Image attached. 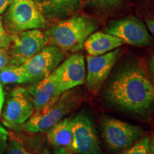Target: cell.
Returning a JSON list of instances; mask_svg holds the SVG:
<instances>
[{
  "label": "cell",
  "instance_id": "6da1fadb",
  "mask_svg": "<svg viewBox=\"0 0 154 154\" xmlns=\"http://www.w3.org/2000/svg\"><path fill=\"white\" fill-rule=\"evenodd\" d=\"M106 81L103 99L111 107L138 116L154 112V84L138 61L119 66Z\"/></svg>",
  "mask_w": 154,
  "mask_h": 154
},
{
  "label": "cell",
  "instance_id": "7a4b0ae2",
  "mask_svg": "<svg viewBox=\"0 0 154 154\" xmlns=\"http://www.w3.org/2000/svg\"><path fill=\"white\" fill-rule=\"evenodd\" d=\"M97 27V23L93 19L76 14L58 21L44 34L48 44L59 47L64 52L74 53L84 47L86 38Z\"/></svg>",
  "mask_w": 154,
  "mask_h": 154
},
{
  "label": "cell",
  "instance_id": "3957f363",
  "mask_svg": "<svg viewBox=\"0 0 154 154\" xmlns=\"http://www.w3.org/2000/svg\"><path fill=\"white\" fill-rule=\"evenodd\" d=\"M82 100V93L79 89L75 88L64 92L56 101L34 111L25 123V129L32 134L48 131L65 116L75 110Z\"/></svg>",
  "mask_w": 154,
  "mask_h": 154
},
{
  "label": "cell",
  "instance_id": "277c9868",
  "mask_svg": "<svg viewBox=\"0 0 154 154\" xmlns=\"http://www.w3.org/2000/svg\"><path fill=\"white\" fill-rule=\"evenodd\" d=\"M4 14V26L10 35L44 29L47 25V20L33 0H11Z\"/></svg>",
  "mask_w": 154,
  "mask_h": 154
},
{
  "label": "cell",
  "instance_id": "5b68a950",
  "mask_svg": "<svg viewBox=\"0 0 154 154\" xmlns=\"http://www.w3.org/2000/svg\"><path fill=\"white\" fill-rule=\"evenodd\" d=\"M101 130L106 145L113 151H122L128 149L144 134L141 126L111 116L103 117Z\"/></svg>",
  "mask_w": 154,
  "mask_h": 154
},
{
  "label": "cell",
  "instance_id": "8992f818",
  "mask_svg": "<svg viewBox=\"0 0 154 154\" xmlns=\"http://www.w3.org/2000/svg\"><path fill=\"white\" fill-rule=\"evenodd\" d=\"M72 152L76 154H105L102 151L91 113L84 109L72 118Z\"/></svg>",
  "mask_w": 154,
  "mask_h": 154
},
{
  "label": "cell",
  "instance_id": "52a82bcc",
  "mask_svg": "<svg viewBox=\"0 0 154 154\" xmlns=\"http://www.w3.org/2000/svg\"><path fill=\"white\" fill-rule=\"evenodd\" d=\"M34 111L33 101L27 88L17 87L9 94L2 114L6 127L17 130L24 126Z\"/></svg>",
  "mask_w": 154,
  "mask_h": 154
},
{
  "label": "cell",
  "instance_id": "ba28073f",
  "mask_svg": "<svg viewBox=\"0 0 154 154\" xmlns=\"http://www.w3.org/2000/svg\"><path fill=\"white\" fill-rule=\"evenodd\" d=\"M104 32L116 36L126 44L136 47H151L154 40L146 24L138 17L130 16L111 22Z\"/></svg>",
  "mask_w": 154,
  "mask_h": 154
},
{
  "label": "cell",
  "instance_id": "9c48e42d",
  "mask_svg": "<svg viewBox=\"0 0 154 154\" xmlns=\"http://www.w3.org/2000/svg\"><path fill=\"white\" fill-rule=\"evenodd\" d=\"M12 41L8 51L9 64L20 66L48 44L47 36L40 29L24 31L11 35Z\"/></svg>",
  "mask_w": 154,
  "mask_h": 154
},
{
  "label": "cell",
  "instance_id": "30bf717a",
  "mask_svg": "<svg viewBox=\"0 0 154 154\" xmlns=\"http://www.w3.org/2000/svg\"><path fill=\"white\" fill-rule=\"evenodd\" d=\"M64 59V51L56 46L49 44L45 46L22 66L30 83L33 84L51 74Z\"/></svg>",
  "mask_w": 154,
  "mask_h": 154
},
{
  "label": "cell",
  "instance_id": "8fae6325",
  "mask_svg": "<svg viewBox=\"0 0 154 154\" xmlns=\"http://www.w3.org/2000/svg\"><path fill=\"white\" fill-rule=\"evenodd\" d=\"M52 73L57 82L58 96L82 85L86 82V76L84 56L78 53L73 54L63 60Z\"/></svg>",
  "mask_w": 154,
  "mask_h": 154
},
{
  "label": "cell",
  "instance_id": "7c38bea8",
  "mask_svg": "<svg viewBox=\"0 0 154 154\" xmlns=\"http://www.w3.org/2000/svg\"><path fill=\"white\" fill-rule=\"evenodd\" d=\"M120 54L121 49L118 48L103 55L88 56L86 83L90 93L95 94L101 89L118 61Z\"/></svg>",
  "mask_w": 154,
  "mask_h": 154
},
{
  "label": "cell",
  "instance_id": "4fadbf2b",
  "mask_svg": "<svg viewBox=\"0 0 154 154\" xmlns=\"http://www.w3.org/2000/svg\"><path fill=\"white\" fill-rule=\"evenodd\" d=\"M46 20H61L79 9L82 0H33Z\"/></svg>",
  "mask_w": 154,
  "mask_h": 154
},
{
  "label": "cell",
  "instance_id": "5bb4252c",
  "mask_svg": "<svg viewBox=\"0 0 154 154\" xmlns=\"http://www.w3.org/2000/svg\"><path fill=\"white\" fill-rule=\"evenodd\" d=\"M27 90L35 111L39 110L59 98L57 94V82L53 73L43 79L33 83Z\"/></svg>",
  "mask_w": 154,
  "mask_h": 154
},
{
  "label": "cell",
  "instance_id": "9a60e30c",
  "mask_svg": "<svg viewBox=\"0 0 154 154\" xmlns=\"http://www.w3.org/2000/svg\"><path fill=\"white\" fill-rule=\"evenodd\" d=\"M124 44L120 38L105 32H93L86 38L84 47L90 56H100L120 48Z\"/></svg>",
  "mask_w": 154,
  "mask_h": 154
},
{
  "label": "cell",
  "instance_id": "2e32d148",
  "mask_svg": "<svg viewBox=\"0 0 154 154\" xmlns=\"http://www.w3.org/2000/svg\"><path fill=\"white\" fill-rule=\"evenodd\" d=\"M47 137L49 143L57 148L72 151L73 143L72 118H65L48 130Z\"/></svg>",
  "mask_w": 154,
  "mask_h": 154
},
{
  "label": "cell",
  "instance_id": "e0dca14e",
  "mask_svg": "<svg viewBox=\"0 0 154 154\" xmlns=\"http://www.w3.org/2000/svg\"><path fill=\"white\" fill-rule=\"evenodd\" d=\"M0 83L3 84H26L29 79L22 65L8 64L0 69Z\"/></svg>",
  "mask_w": 154,
  "mask_h": 154
},
{
  "label": "cell",
  "instance_id": "ac0fdd59",
  "mask_svg": "<svg viewBox=\"0 0 154 154\" xmlns=\"http://www.w3.org/2000/svg\"><path fill=\"white\" fill-rule=\"evenodd\" d=\"M149 136H143L134 145L119 154H149Z\"/></svg>",
  "mask_w": 154,
  "mask_h": 154
},
{
  "label": "cell",
  "instance_id": "d6986e66",
  "mask_svg": "<svg viewBox=\"0 0 154 154\" xmlns=\"http://www.w3.org/2000/svg\"><path fill=\"white\" fill-rule=\"evenodd\" d=\"M124 0H85L86 3L96 9H105L121 4Z\"/></svg>",
  "mask_w": 154,
  "mask_h": 154
},
{
  "label": "cell",
  "instance_id": "ffe728a7",
  "mask_svg": "<svg viewBox=\"0 0 154 154\" xmlns=\"http://www.w3.org/2000/svg\"><path fill=\"white\" fill-rule=\"evenodd\" d=\"M12 36L5 29L3 23V17L0 15V48L8 49L10 47Z\"/></svg>",
  "mask_w": 154,
  "mask_h": 154
},
{
  "label": "cell",
  "instance_id": "44dd1931",
  "mask_svg": "<svg viewBox=\"0 0 154 154\" xmlns=\"http://www.w3.org/2000/svg\"><path fill=\"white\" fill-rule=\"evenodd\" d=\"M7 154H31L23 144L18 140L13 139L9 141Z\"/></svg>",
  "mask_w": 154,
  "mask_h": 154
},
{
  "label": "cell",
  "instance_id": "7402d4cb",
  "mask_svg": "<svg viewBox=\"0 0 154 154\" xmlns=\"http://www.w3.org/2000/svg\"><path fill=\"white\" fill-rule=\"evenodd\" d=\"M9 64V56L7 49L0 48V69Z\"/></svg>",
  "mask_w": 154,
  "mask_h": 154
},
{
  "label": "cell",
  "instance_id": "603a6c76",
  "mask_svg": "<svg viewBox=\"0 0 154 154\" xmlns=\"http://www.w3.org/2000/svg\"><path fill=\"white\" fill-rule=\"evenodd\" d=\"M7 138H8V133L2 126L0 125V154H2L5 149Z\"/></svg>",
  "mask_w": 154,
  "mask_h": 154
},
{
  "label": "cell",
  "instance_id": "cb8c5ba5",
  "mask_svg": "<svg viewBox=\"0 0 154 154\" xmlns=\"http://www.w3.org/2000/svg\"><path fill=\"white\" fill-rule=\"evenodd\" d=\"M149 69L151 74V77L154 84V54H153L149 58Z\"/></svg>",
  "mask_w": 154,
  "mask_h": 154
},
{
  "label": "cell",
  "instance_id": "d4e9b609",
  "mask_svg": "<svg viewBox=\"0 0 154 154\" xmlns=\"http://www.w3.org/2000/svg\"><path fill=\"white\" fill-rule=\"evenodd\" d=\"M146 26L149 30V33L154 37V18L148 19L146 20Z\"/></svg>",
  "mask_w": 154,
  "mask_h": 154
},
{
  "label": "cell",
  "instance_id": "484cf974",
  "mask_svg": "<svg viewBox=\"0 0 154 154\" xmlns=\"http://www.w3.org/2000/svg\"><path fill=\"white\" fill-rule=\"evenodd\" d=\"M11 2V0H0V15L5 12Z\"/></svg>",
  "mask_w": 154,
  "mask_h": 154
},
{
  "label": "cell",
  "instance_id": "4316f807",
  "mask_svg": "<svg viewBox=\"0 0 154 154\" xmlns=\"http://www.w3.org/2000/svg\"><path fill=\"white\" fill-rule=\"evenodd\" d=\"M149 138V154H154V131Z\"/></svg>",
  "mask_w": 154,
  "mask_h": 154
},
{
  "label": "cell",
  "instance_id": "83f0119b",
  "mask_svg": "<svg viewBox=\"0 0 154 154\" xmlns=\"http://www.w3.org/2000/svg\"><path fill=\"white\" fill-rule=\"evenodd\" d=\"M54 154H76L73 153L72 151H69L68 150L62 149V148H57V149L54 151Z\"/></svg>",
  "mask_w": 154,
  "mask_h": 154
},
{
  "label": "cell",
  "instance_id": "f1b7e54d",
  "mask_svg": "<svg viewBox=\"0 0 154 154\" xmlns=\"http://www.w3.org/2000/svg\"><path fill=\"white\" fill-rule=\"evenodd\" d=\"M4 101H5V95H4L1 83H0V113H1Z\"/></svg>",
  "mask_w": 154,
  "mask_h": 154
},
{
  "label": "cell",
  "instance_id": "f546056e",
  "mask_svg": "<svg viewBox=\"0 0 154 154\" xmlns=\"http://www.w3.org/2000/svg\"><path fill=\"white\" fill-rule=\"evenodd\" d=\"M40 154H50V153L47 149H44L41 152V153H40Z\"/></svg>",
  "mask_w": 154,
  "mask_h": 154
}]
</instances>
